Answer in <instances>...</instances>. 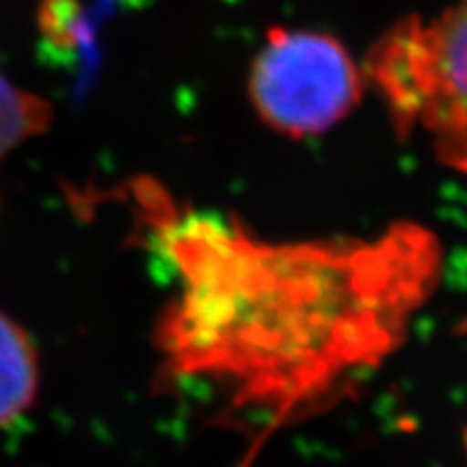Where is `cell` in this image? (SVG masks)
I'll use <instances>...</instances> for the list:
<instances>
[{
	"label": "cell",
	"instance_id": "obj_1",
	"mask_svg": "<svg viewBox=\"0 0 467 467\" xmlns=\"http://www.w3.org/2000/svg\"><path fill=\"white\" fill-rule=\"evenodd\" d=\"M145 206L180 284L161 329L167 364L223 385L243 407L285 413L379 364L440 268L420 225L375 241L265 243L221 214L162 210L154 191Z\"/></svg>",
	"mask_w": 467,
	"mask_h": 467
},
{
	"label": "cell",
	"instance_id": "obj_2",
	"mask_svg": "<svg viewBox=\"0 0 467 467\" xmlns=\"http://www.w3.org/2000/svg\"><path fill=\"white\" fill-rule=\"evenodd\" d=\"M402 134L431 139L443 165L467 175V0L435 17H407L368 57Z\"/></svg>",
	"mask_w": 467,
	"mask_h": 467
},
{
	"label": "cell",
	"instance_id": "obj_3",
	"mask_svg": "<svg viewBox=\"0 0 467 467\" xmlns=\"http://www.w3.org/2000/svg\"><path fill=\"white\" fill-rule=\"evenodd\" d=\"M361 89L347 48L314 31L273 28L249 72V98L260 119L292 139L334 128L358 107Z\"/></svg>",
	"mask_w": 467,
	"mask_h": 467
},
{
	"label": "cell",
	"instance_id": "obj_4",
	"mask_svg": "<svg viewBox=\"0 0 467 467\" xmlns=\"http://www.w3.org/2000/svg\"><path fill=\"white\" fill-rule=\"evenodd\" d=\"M39 368L33 340L0 312V429L16 422L37 394Z\"/></svg>",
	"mask_w": 467,
	"mask_h": 467
},
{
	"label": "cell",
	"instance_id": "obj_5",
	"mask_svg": "<svg viewBox=\"0 0 467 467\" xmlns=\"http://www.w3.org/2000/svg\"><path fill=\"white\" fill-rule=\"evenodd\" d=\"M50 104L0 72V162L50 124Z\"/></svg>",
	"mask_w": 467,
	"mask_h": 467
}]
</instances>
